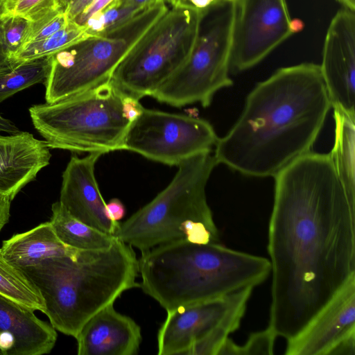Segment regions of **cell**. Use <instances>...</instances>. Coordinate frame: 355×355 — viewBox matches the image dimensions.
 Instances as JSON below:
<instances>
[{"instance_id": "6da1fadb", "label": "cell", "mask_w": 355, "mask_h": 355, "mask_svg": "<svg viewBox=\"0 0 355 355\" xmlns=\"http://www.w3.org/2000/svg\"><path fill=\"white\" fill-rule=\"evenodd\" d=\"M274 178L268 327L288 340L355 276V200L330 153L304 154Z\"/></svg>"}, {"instance_id": "7a4b0ae2", "label": "cell", "mask_w": 355, "mask_h": 355, "mask_svg": "<svg viewBox=\"0 0 355 355\" xmlns=\"http://www.w3.org/2000/svg\"><path fill=\"white\" fill-rule=\"evenodd\" d=\"M331 107L320 65L280 68L248 95L237 121L218 138L215 159L245 175L275 177L311 152Z\"/></svg>"}, {"instance_id": "3957f363", "label": "cell", "mask_w": 355, "mask_h": 355, "mask_svg": "<svg viewBox=\"0 0 355 355\" xmlns=\"http://www.w3.org/2000/svg\"><path fill=\"white\" fill-rule=\"evenodd\" d=\"M140 287L166 312L224 297L263 283L271 272L269 259L220 243L179 240L141 252Z\"/></svg>"}, {"instance_id": "277c9868", "label": "cell", "mask_w": 355, "mask_h": 355, "mask_svg": "<svg viewBox=\"0 0 355 355\" xmlns=\"http://www.w3.org/2000/svg\"><path fill=\"white\" fill-rule=\"evenodd\" d=\"M20 269L40 294L51 324L74 338L95 313L140 287L133 248L118 239L105 250H80Z\"/></svg>"}, {"instance_id": "5b68a950", "label": "cell", "mask_w": 355, "mask_h": 355, "mask_svg": "<svg viewBox=\"0 0 355 355\" xmlns=\"http://www.w3.org/2000/svg\"><path fill=\"white\" fill-rule=\"evenodd\" d=\"M217 164L211 151L183 160L169 184L130 218L119 222L114 236L141 252L179 240L220 243L205 192Z\"/></svg>"}, {"instance_id": "8992f818", "label": "cell", "mask_w": 355, "mask_h": 355, "mask_svg": "<svg viewBox=\"0 0 355 355\" xmlns=\"http://www.w3.org/2000/svg\"><path fill=\"white\" fill-rule=\"evenodd\" d=\"M123 96L108 80L58 102L34 105L28 111L50 148L104 154L123 150L130 124L123 116Z\"/></svg>"}, {"instance_id": "52a82bcc", "label": "cell", "mask_w": 355, "mask_h": 355, "mask_svg": "<svg viewBox=\"0 0 355 355\" xmlns=\"http://www.w3.org/2000/svg\"><path fill=\"white\" fill-rule=\"evenodd\" d=\"M170 4L112 72L110 80L123 96H151L190 57L207 10L178 0Z\"/></svg>"}, {"instance_id": "ba28073f", "label": "cell", "mask_w": 355, "mask_h": 355, "mask_svg": "<svg viewBox=\"0 0 355 355\" xmlns=\"http://www.w3.org/2000/svg\"><path fill=\"white\" fill-rule=\"evenodd\" d=\"M168 9L166 1H159L122 25L50 55V71L44 83L46 103L58 102L110 80L119 62Z\"/></svg>"}, {"instance_id": "9c48e42d", "label": "cell", "mask_w": 355, "mask_h": 355, "mask_svg": "<svg viewBox=\"0 0 355 355\" xmlns=\"http://www.w3.org/2000/svg\"><path fill=\"white\" fill-rule=\"evenodd\" d=\"M236 11V1L207 10L187 61L152 94L175 107L200 103L207 107L218 90L232 85L229 76Z\"/></svg>"}, {"instance_id": "30bf717a", "label": "cell", "mask_w": 355, "mask_h": 355, "mask_svg": "<svg viewBox=\"0 0 355 355\" xmlns=\"http://www.w3.org/2000/svg\"><path fill=\"white\" fill-rule=\"evenodd\" d=\"M218 139L207 120L144 108L130 123L123 150L169 166L193 155L212 151Z\"/></svg>"}, {"instance_id": "8fae6325", "label": "cell", "mask_w": 355, "mask_h": 355, "mask_svg": "<svg viewBox=\"0 0 355 355\" xmlns=\"http://www.w3.org/2000/svg\"><path fill=\"white\" fill-rule=\"evenodd\" d=\"M230 69L242 71L257 64L302 23L291 17L286 0H236Z\"/></svg>"}, {"instance_id": "7c38bea8", "label": "cell", "mask_w": 355, "mask_h": 355, "mask_svg": "<svg viewBox=\"0 0 355 355\" xmlns=\"http://www.w3.org/2000/svg\"><path fill=\"white\" fill-rule=\"evenodd\" d=\"M254 287L167 311L157 334V354L184 355L189 347L214 329L240 326Z\"/></svg>"}, {"instance_id": "4fadbf2b", "label": "cell", "mask_w": 355, "mask_h": 355, "mask_svg": "<svg viewBox=\"0 0 355 355\" xmlns=\"http://www.w3.org/2000/svg\"><path fill=\"white\" fill-rule=\"evenodd\" d=\"M286 355H355V276L287 340Z\"/></svg>"}, {"instance_id": "5bb4252c", "label": "cell", "mask_w": 355, "mask_h": 355, "mask_svg": "<svg viewBox=\"0 0 355 355\" xmlns=\"http://www.w3.org/2000/svg\"><path fill=\"white\" fill-rule=\"evenodd\" d=\"M355 11L338 10L328 27L320 65L331 107L355 113Z\"/></svg>"}, {"instance_id": "9a60e30c", "label": "cell", "mask_w": 355, "mask_h": 355, "mask_svg": "<svg viewBox=\"0 0 355 355\" xmlns=\"http://www.w3.org/2000/svg\"><path fill=\"white\" fill-rule=\"evenodd\" d=\"M103 154L72 157L62 173L60 200L74 218L105 233L114 235L119 222L112 220L95 177V164Z\"/></svg>"}, {"instance_id": "2e32d148", "label": "cell", "mask_w": 355, "mask_h": 355, "mask_svg": "<svg viewBox=\"0 0 355 355\" xmlns=\"http://www.w3.org/2000/svg\"><path fill=\"white\" fill-rule=\"evenodd\" d=\"M75 338L78 355H135L142 337L139 325L112 303L91 317Z\"/></svg>"}, {"instance_id": "e0dca14e", "label": "cell", "mask_w": 355, "mask_h": 355, "mask_svg": "<svg viewBox=\"0 0 355 355\" xmlns=\"http://www.w3.org/2000/svg\"><path fill=\"white\" fill-rule=\"evenodd\" d=\"M33 311L0 295V350L3 355L51 352L56 343V331Z\"/></svg>"}, {"instance_id": "ac0fdd59", "label": "cell", "mask_w": 355, "mask_h": 355, "mask_svg": "<svg viewBox=\"0 0 355 355\" xmlns=\"http://www.w3.org/2000/svg\"><path fill=\"white\" fill-rule=\"evenodd\" d=\"M44 140L28 132L0 135V196L13 199L49 165L51 154Z\"/></svg>"}, {"instance_id": "d6986e66", "label": "cell", "mask_w": 355, "mask_h": 355, "mask_svg": "<svg viewBox=\"0 0 355 355\" xmlns=\"http://www.w3.org/2000/svg\"><path fill=\"white\" fill-rule=\"evenodd\" d=\"M0 250L3 257L19 268L33 266L48 258L75 256L80 251L65 245L50 221L13 235L3 241Z\"/></svg>"}, {"instance_id": "ffe728a7", "label": "cell", "mask_w": 355, "mask_h": 355, "mask_svg": "<svg viewBox=\"0 0 355 355\" xmlns=\"http://www.w3.org/2000/svg\"><path fill=\"white\" fill-rule=\"evenodd\" d=\"M50 223L67 246L79 250H101L109 248L116 237L89 226L71 215L58 201L51 207Z\"/></svg>"}, {"instance_id": "44dd1931", "label": "cell", "mask_w": 355, "mask_h": 355, "mask_svg": "<svg viewBox=\"0 0 355 355\" xmlns=\"http://www.w3.org/2000/svg\"><path fill=\"white\" fill-rule=\"evenodd\" d=\"M335 141L330 153L339 179L352 200H355L354 114L334 107Z\"/></svg>"}, {"instance_id": "7402d4cb", "label": "cell", "mask_w": 355, "mask_h": 355, "mask_svg": "<svg viewBox=\"0 0 355 355\" xmlns=\"http://www.w3.org/2000/svg\"><path fill=\"white\" fill-rule=\"evenodd\" d=\"M51 67L49 56L13 60L0 68V103L37 83H44Z\"/></svg>"}, {"instance_id": "603a6c76", "label": "cell", "mask_w": 355, "mask_h": 355, "mask_svg": "<svg viewBox=\"0 0 355 355\" xmlns=\"http://www.w3.org/2000/svg\"><path fill=\"white\" fill-rule=\"evenodd\" d=\"M0 295L33 311L44 313L42 298L22 270L10 263L0 250Z\"/></svg>"}, {"instance_id": "cb8c5ba5", "label": "cell", "mask_w": 355, "mask_h": 355, "mask_svg": "<svg viewBox=\"0 0 355 355\" xmlns=\"http://www.w3.org/2000/svg\"><path fill=\"white\" fill-rule=\"evenodd\" d=\"M92 35L85 26L70 20L49 37L24 44L11 60L25 61L48 57Z\"/></svg>"}, {"instance_id": "d4e9b609", "label": "cell", "mask_w": 355, "mask_h": 355, "mask_svg": "<svg viewBox=\"0 0 355 355\" xmlns=\"http://www.w3.org/2000/svg\"><path fill=\"white\" fill-rule=\"evenodd\" d=\"M145 9L121 4L94 15L83 26L91 35H100L128 21Z\"/></svg>"}, {"instance_id": "484cf974", "label": "cell", "mask_w": 355, "mask_h": 355, "mask_svg": "<svg viewBox=\"0 0 355 355\" xmlns=\"http://www.w3.org/2000/svg\"><path fill=\"white\" fill-rule=\"evenodd\" d=\"M277 336L268 327L251 334L244 345H238L230 338L219 352V354H272Z\"/></svg>"}, {"instance_id": "4316f807", "label": "cell", "mask_w": 355, "mask_h": 355, "mask_svg": "<svg viewBox=\"0 0 355 355\" xmlns=\"http://www.w3.org/2000/svg\"><path fill=\"white\" fill-rule=\"evenodd\" d=\"M59 10L55 0H0V19L19 16L33 21Z\"/></svg>"}, {"instance_id": "83f0119b", "label": "cell", "mask_w": 355, "mask_h": 355, "mask_svg": "<svg viewBox=\"0 0 355 355\" xmlns=\"http://www.w3.org/2000/svg\"><path fill=\"white\" fill-rule=\"evenodd\" d=\"M30 24L19 16L0 19V41L10 60L23 47Z\"/></svg>"}, {"instance_id": "f1b7e54d", "label": "cell", "mask_w": 355, "mask_h": 355, "mask_svg": "<svg viewBox=\"0 0 355 355\" xmlns=\"http://www.w3.org/2000/svg\"><path fill=\"white\" fill-rule=\"evenodd\" d=\"M69 21L65 12L54 10L31 21L24 44L49 37L65 26Z\"/></svg>"}, {"instance_id": "f546056e", "label": "cell", "mask_w": 355, "mask_h": 355, "mask_svg": "<svg viewBox=\"0 0 355 355\" xmlns=\"http://www.w3.org/2000/svg\"><path fill=\"white\" fill-rule=\"evenodd\" d=\"M144 109V107L139 103V100L128 96H123V116L130 123L134 121L141 114Z\"/></svg>"}, {"instance_id": "4dcf8cb0", "label": "cell", "mask_w": 355, "mask_h": 355, "mask_svg": "<svg viewBox=\"0 0 355 355\" xmlns=\"http://www.w3.org/2000/svg\"><path fill=\"white\" fill-rule=\"evenodd\" d=\"M106 209L110 218L114 222H119L125 214V207L118 198H112L106 203Z\"/></svg>"}, {"instance_id": "1f68e13d", "label": "cell", "mask_w": 355, "mask_h": 355, "mask_svg": "<svg viewBox=\"0 0 355 355\" xmlns=\"http://www.w3.org/2000/svg\"><path fill=\"white\" fill-rule=\"evenodd\" d=\"M93 1L94 0H73L66 11L69 19L74 20L77 18Z\"/></svg>"}, {"instance_id": "d6a6232c", "label": "cell", "mask_w": 355, "mask_h": 355, "mask_svg": "<svg viewBox=\"0 0 355 355\" xmlns=\"http://www.w3.org/2000/svg\"><path fill=\"white\" fill-rule=\"evenodd\" d=\"M12 200L8 197L0 196V232L8 221Z\"/></svg>"}, {"instance_id": "836d02e7", "label": "cell", "mask_w": 355, "mask_h": 355, "mask_svg": "<svg viewBox=\"0 0 355 355\" xmlns=\"http://www.w3.org/2000/svg\"><path fill=\"white\" fill-rule=\"evenodd\" d=\"M159 1L162 0H121V4H125L139 9H145Z\"/></svg>"}, {"instance_id": "e575fe53", "label": "cell", "mask_w": 355, "mask_h": 355, "mask_svg": "<svg viewBox=\"0 0 355 355\" xmlns=\"http://www.w3.org/2000/svg\"><path fill=\"white\" fill-rule=\"evenodd\" d=\"M3 132L10 135L19 132L18 128L10 120L0 114V132Z\"/></svg>"}, {"instance_id": "d590c367", "label": "cell", "mask_w": 355, "mask_h": 355, "mask_svg": "<svg viewBox=\"0 0 355 355\" xmlns=\"http://www.w3.org/2000/svg\"><path fill=\"white\" fill-rule=\"evenodd\" d=\"M11 61L8 55L5 51L0 41V68L3 67Z\"/></svg>"}, {"instance_id": "8d00e7d4", "label": "cell", "mask_w": 355, "mask_h": 355, "mask_svg": "<svg viewBox=\"0 0 355 355\" xmlns=\"http://www.w3.org/2000/svg\"><path fill=\"white\" fill-rule=\"evenodd\" d=\"M73 0H55L57 8L63 12L67 11L69 6Z\"/></svg>"}, {"instance_id": "74e56055", "label": "cell", "mask_w": 355, "mask_h": 355, "mask_svg": "<svg viewBox=\"0 0 355 355\" xmlns=\"http://www.w3.org/2000/svg\"><path fill=\"white\" fill-rule=\"evenodd\" d=\"M340 2L343 8L355 11V0H337Z\"/></svg>"}, {"instance_id": "f35d334b", "label": "cell", "mask_w": 355, "mask_h": 355, "mask_svg": "<svg viewBox=\"0 0 355 355\" xmlns=\"http://www.w3.org/2000/svg\"><path fill=\"white\" fill-rule=\"evenodd\" d=\"M225 1H236V0H224Z\"/></svg>"}, {"instance_id": "ab89813d", "label": "cell", "mask_w": 355, "mask_h": 355, "mask_svg": "<svg viewBox=\"0 0 355 355\" xmlns=\"http://www.w3.org/2000/svg\"><path fill=\"white\" fill-rule=\"evenodd\" d=\"M0 355H3V353L1 350H0Z\"/></svg>"}]
</instances>
